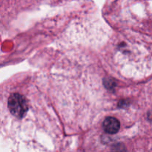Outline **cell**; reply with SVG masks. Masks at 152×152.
Wrapping results in <instances>:
<instances>
[{"label": "cell", "instance_id": "7a4b0ae2", "mask_svg": "<svg viewBox=\"0 0 152 152\" xmlns=\"http://www.w3.org/2000/svg\"><path fill=\"white\" fill-rule=\"evenodd\" d=\"M103 129L105 132L111 134L117 133L120 130V123L117 118L113 117H108L104 120Z\"/></svg>", "mask_w": 152, "mask_h": 152}, {"label": "cell", "instance_id": "6da1fadb", "mask_svg": "<svg viewBox=\"0 0 152 152\" xmlns=\"http://www.w3.org/2000/svg\"><path fill=\"white\" fill-rule=\"evenodd\" d=\"M7 108L13 117L21 119L26 114L29 105L24 95L13 93L7 99Z\"/></svg>", "mask_w": 152, "mask_h": 152}]
</instances>
